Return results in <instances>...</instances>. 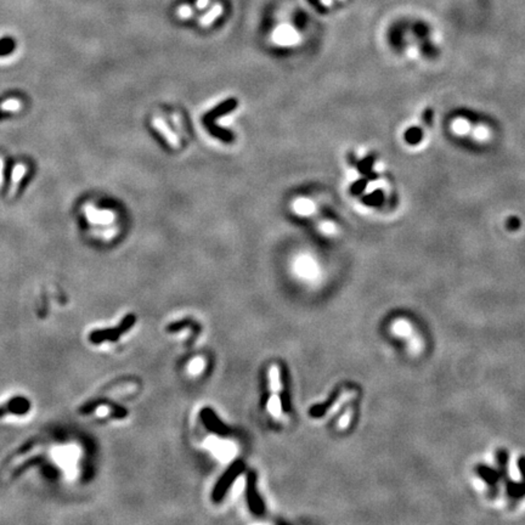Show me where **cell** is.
<instances>
[{
    "instance_id": "obj_8",
    "label": "cell",
    "mask_w": 525,
    "mask_h": 525,
    "mask_svg": "<svg viewBox=\"0 0 525 525\" xmlns=\"http://www.w3.org/2000/svg\"><path fill=\"white\" fill-rule=\"evenodd\" d=\"M274 41L278 45H293L298 41V34L293 31V28L287 27V26H283V27H278L274 33Z\"/></svg>"
},
{
    "instance_id": "obj_18",
    "label": "cell",
    "mask_w": 525,
    "mask_h": 525,
    "mask_svg": "<svg viewBox=\"0 0 525 525\" xmlns=\"http://www.w3.org/2000/svg\"><path fill=\"white\" fill-rule=\"evenodd\" d=\"M25 172H26V168L23 167V164H18L17 167L15 168L14 178H12V192H15L16 188H17L18 181H21V179H22V177H23Z\"/></svg>"
},
{
    "instance_id": "obj_15",
    "label": "cell",
    "mask_w": 525,
    "mask_h": 525,
    "mask_svg": "<svg viewBox=\"0 0 525 525\" xmlns=\"http://www.w3.org/2000/svg\"><path fill=\"white\" fill-rule=\"evenodd\" d=\"M270 387H271V390H273L274 393H276L277 390H280L281 382H280V374H278L277 366H271V369H270Z\"/></svg>"
},
{
    "instance_id": "obj_21",
    "label": "cell",
    "mask_w": 525,
    "mask_h": 525,
    "mask_svg": "<svg viewBox=\"0 0 525 525\" xmlns=\"http://www.w3.org/2000/svg\"><path fill=\"white\" fill-rule=\"evenodd\" d=\"M219 12H220V9H219V8L214 9L213 11H210L209 14H208V15L206 16V17H203V18H202V21H201V22H202V25H209L210 22H212V21L214 20V18H216L217 16L219 15Z\"/></svg>"
},
{
    "instance_id": "obj_14",
    "label": "cell",
    "mask_w": 525,
    "mask_h": 525,
    "mask_svg": "<svg viewBox=\"0 0 525 525\" xmlns=\"http://www.w3.org/2000/svg\"><path fill=\"white\" fill-rule=\"evenodd\" d=\"M268 409H269V411H270V414L273 415V416H275V417H280L281 409H282V408H281V400L278 399L277 396L275 395V394H274L273 396H271L270 400H269Z\"/></svg>"
},
{
    "instance_id": "obj_10",
    "label": "cell",
    "mask_w": 525,
    "mask_h": 525,
    "mask_svg": "<svg viewBox=\"0 0 525 525\" xmlns=\"http://www.w3.org/2000/svg\"><path fill=\"white\" fill-rule=\"evenodd\" d=\"M152 126L155 129H157L159 131V133L162 134L163 137H164L165 140H167V142L171 145V147H173V149H178L179 145H180V141H179V137L175 135L173 131L169 129V127L165 124V122L162 120V118H153L152 121Z\"/></svg>"
},
{
    "instance_id": "obj_9",
    "label": "cell",
    "mask_w": 525,
    "mask_h": 525,
    "mask_svg": "<svg viewBox=\"0 0 525 525\" xmlns=\"http://www.w3.org/2000/svg\"><path fill=\"white\" fill-rule=\"evenodd\" d=\"M30 409V401L25 398H15L4 406H0V417L8 414H25Z\"/></svg>"
},
{
    "instance_id": "obj_25",
    "label": "cell",
    "mask_w": 525,
    "mask_h": 525,
    "mask_svg": "<svg viewBox=\"0 0 525 525\" xmlns=\"http://www.w3.org/2000/svg\"><path fill=\"white\" fill-rule=\"evenodd\" d=\"M179 14H180L182 17H187V16L191 15V10L188 8H182L180 9V11H179Z\"/></svg>"
},
{
    "instance_id": "obj_13",
    "label": "cell",
    "mask_w": 525,
    "mask_h": 525,
    "mask_svg": "<svg viewBox=\"0 0 525 525\" xmlns=\"http://www.w3.org/2000/svg\"><path fill=\"white\" fill-rule=\"evenodd\" d=\"M469 129H470V127H469L468 121L463 120V118H459V120L454 121L452 130L456 134H459V135H465V134L468 133Z\"/></svg>"
},
{
    "instance_id": "obj_5",
    "label": "cell",
    "mask_w": 525,
    "mask_h": 525,
    "mask_svg": "<svg viewBox=\"0 0 525 525\" xmlns=\"http://www.w3.org/2000/svg\"><path fill=\"white\" fill-rule=\"evenodd\" d=\"M247 502L253 513L257 515L264 513V502L257 491V475L254 472L249 473L247 479Z\"/></svg>"
},
{
    "instance_id": "obj_23",
    "label": "cell",
    "mask_w": 525,
    "mask_h": 525,
    "mask_svg": "<svg viewBox=\"0 0 525 525\" xmlns=\"http://www.w3.org/2000/svg\"><path fill=\"white\" fill-rule=\"evenodd\" d=\"M242 490H243V480L237 478V483H236L235 486H233V491H232V494H233V495H238L240 492L242 491Z\"/></svg>"
},
{
    "instance_id": "obj_22",
    "label": "cell",
    "mask_w": 525,
    "mask_h": 525,
    "mask_svg": "<svg viewBox=\"0 0 525 525\" xmlns=\"http://www.w3.org/2000/svg\"><path fill=\"white\" fill-rule=\"evenodd\" d=\"M117 227H108L107 230H105V231H102L100 233V236H102L105 240H110L117 235Z\"/></svg>"
},
{
    "instance_id": "obj_19",
    "label": "cell",
    "mask_w": 525,
    "mask_h": 525,
    "mask_svg": "<svg viewBox=\"0 0 525 525\" xmlns=\"http://www.w3.org/2000/svg\"><path fill=\"white\" fill-rule=\"evenodd\" d=\"M320 230H321L325 235H333V233L336 232V226L333 223L325 222L320 225Z\"/></svg>"
},
{
    "instance_id": "obj_26",
    "label": "cell",
    "mask_w": 525,
    "mask_h": 525,
    "mask_svg": "<svg viewBox=\"0 0 525 525\" xmlns=\"http://www.w3.org/2000/svg\"><path fill=\"white\" fill-rule=\"evenodd\" d=\"M3 181V162L2 159H0V184H2Z\"/></svg>"
},
{
    "instance_id": "obj_16",
    "label": "cell",
    "mask_w": 525,
    "mask_h": 525,
    "mask_svg": "<svg viewBox=\"0 0 525 525\" xmlns=\"http://www.w3.org/2000/svg\"><path fill=\"white\" fill-rule=\"evenodd\" d=\"M204 367V360L202 357H196L188 365V372L191 374H198L202 372Z\"/></svg>"
},
{
    "instance_id": "obj_6",
    "label": "cell",
    "mask_w": 525,
    "mask_h": 525,
    "mask_svg": "<svg viewBox=\"0 0 525 525\" xmlns=\"http://www.w3.org/2000/svg\"><path fill=\"white\" fill-rule=\"evenodd\" d=\"M201 418H202L203 424L217 435H226L230 433V428L226 424H224L218 417L216 412L210 408H204L201 411Z\"/></svg>"
},
{
    "instance_id": "obj_1",
    "label": "cell",
    "mask_w": 525,
    "mask_h": 525,
    "mask_svg": "<svg viewBox=\"0 0 525 525\" xmlns=\"http://www.w3.org/2000/svg\"><path fill=\"white\" fill-rule=\"evenodd\" d=\"M136 318L133 314H129L126 318L122 320L121 325L118 327L110 328V329H99V331H94L89 335V339H90L91 343L94 344H100L104 343V342H117L122 336L126 335L129 329L135 325Z\"/></svg>"
},
{
    "instance_id": "obj_20",
    "label": "cell",
    "mask_w": 525,
    "mask_h": 525,
    "mask_svg": "<svg viewBox=\"0 0 525 525\" xmlns=\"http://www.w3.org/2000/svg\"><path fill=\"white\" fill-rule=\"evenodd\" d=\"M474 136H475V139H478V140H486L489 137L488 128H485L483 126L478 127L474 131Z\"/></svg>"
},
{
    "instance_id": "obj_7",
    "label": "cell",
    "mask_w": 525,
    "mask_h": 525,
    "mask_svg": "<svg viewBox=\"0 0 525 525\" xmlns=\"http://www.w3.org/2000/svg\"><path fill=\"white\" fill-rule=\"evenodd\" d=\"M296 271L299 276L304 278H315L319 274V269L316 262L314 261L313 258L308 257V255H303V257H299L298 260L296 262Z\"/></svg>"
},
{
    "instance_id": "obj_3",
    "label": "cell",
    "mask_w": 525,
    "mask_h": 525,
    "mask_svg": "<svg viewBox=\"0 0 525 525\" xmlns=\"http://www.w3.org/2000/svg\"><path fill=\"white\" fill-rule=\"evenodd\" d=\"M206 446L207 449H209L212 452L216 455V456L223 462H227L235 456L236 449L235 445L230 441L220 440L218 438L210 437L206 440Z\"/></svg>"
},
{
    "instance_id": "obj_12",
    "label": "cell",
    "mask_w": 525,
    "mask_h": 525,
    "mask_svg": "<svg viewBox=\"0 0 525 525\" xmlns=\"http://www.w3.org/2000/svg\"><path fill=\"white\" fill-rule=\"evenodd\" d=\"M338 394H339V390H336V392L332 394V396L327 400V401L323 402V404H321V405L314 406L313 409H310V412H309L310 416H313V417H320V416L325 415L326 411L329 409V406H331L336 401Z\"/></svg>"
},
{
    "instance_id": "obj_4",
    "label": "cell",
    "mask_w": 525,
    "mask_h": 525,
    "mask_svg": "<svg viewBox=\"0 0 525 525\" xmlns=\"http://www.w3.org/2000/svg\"><path fill=\"white\" fill-rule=\"evenodd\" d=\"M84 214L86 219H88L92 225L110 226L111 224H113L114 219H116V216H114V213L112 212V210L98 209V208L92 206V204H86L84 207Z\"/></svg>"
},
{
    "instance_id": "obj_24",
    "label": "cell",
    "mask_w": 525,
    "mask_h": 525,
    "mask_svg": "<svg viewBox=\"0 0 525 525\" xmlns=\"http://www.w3.org/2000/svg\"><path fill=\"white\" fill-rule=\"evenodd\" d=\"M96 414L99 416H106L110 414V409H108V406H100L99 409H96Z\"/></svg>"
},
{
    "instance_id": "obj_17",
    "label": "cell",
    "mask_w": 525,
    "mask_h": 525,
    "mask_svg": "<svg viewBox=\"0 0 525 525\" xmlns=\"http://www.w3.org/2000/svg\"><path fill=\"white\" fill-rule=\"evenodd\" d=\"M410 325L405 321H398L393 325V331L395 335L399 336H408L410 333Z\"/></svg>"
},
{
    "instance_id": "obj_11",
    "label": "cell",
    "mask_w": 525,
    "mask_h": 525,
    "mask_svg": "<svg viewBox=\"0 0 525 525\" xmlns=\"http://www.w3.org/2000/svg\"><path fill=\"white\" fill-rule=\"evenodd\" d=\"M292 208H293V212L296 213L297 216H300V217L312 216V214H314V212H315V209H316L315 203H314L312 200H309V198H305V197L296 198L292 204Z\"/></svg>"
},
{
    "instance_id": "obj_2",
    "label": "cell",
    "mask_w": 525,
    "mask_h": 525,
    "mask_svg": "<svg viewBox=\"0 0 525 525\" xmlns=\"http://www.w3.org/2000/svg\"><path fill=\"white\" fill-rule=\"evenodd\" d=\"M245 470V463L242 461H235L231 466L229 467V469L224 473L222 478L218 480L216 488L213 490L212 498L214 502H220L223 500L224 495L226 494L227 490L230 489V486L235 480H237L240 474Z\"/></svg>"
}]
</instances>
